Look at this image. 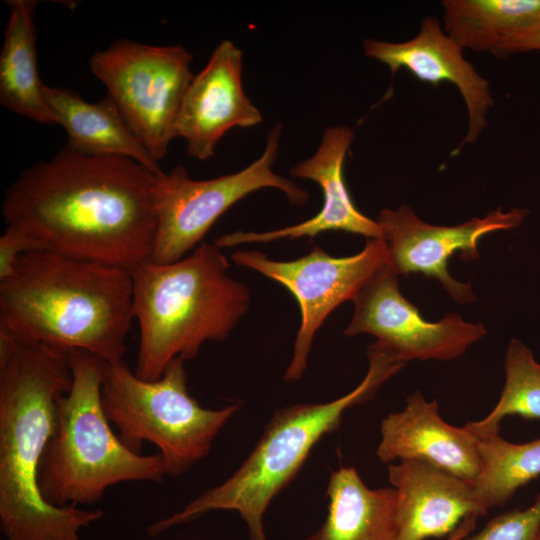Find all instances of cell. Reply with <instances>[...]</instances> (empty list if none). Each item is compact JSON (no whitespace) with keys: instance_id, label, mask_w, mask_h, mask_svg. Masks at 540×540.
Instances as JSON below:
<instances>
[{"instance_id":"cell-16","label":"cell","mask_w":540,"mask_h":540,"mask_svg":"<svg viewBox=\"0 0 540 540\" xmlns=\"http://www.w3.org/2000/svg\"><path fill=\"white\" fill-rule=\"evenodd\" d=\"M380 434L376 456L384 464L419 461L471 482L479 474L476 435L466 425L444 421L437 401H428L420 391L407 397L401 411L382 420Z\"/></svg>"},{"instance_id":"cell-2","label":"cell","mask_w":540,"mask_h":540,"mask_svg":"<svg viewBox=\"0 0 540 540\" xmlns=\"http://www.w3.org/2000/svg\"><path fill=\"white\" fill-rule=\"evenodd\" d=\"M72 385L67 351L0 329V525L7 540H82L100 509L55 507L38 485L58 399Z\"/></svg>"},{"instance_id":"cell-10","label":"cell","mask_w":540,"mask_h":540,"mask_svg":"<svg viewBox=\"0 0 540 540\" xmlns=\"http://www.w3.org/2000/svg\"><path fill=\"white\" fill-rule=\"evenodd\" d=\"M231 259L280 283L299 305L301 322L285 381L302 377L313 339L330 313L353 301L371 277L389 263L382 239H368L360 252L346 257H333L315 246L305 256L290 261H276L257 250H238Z\"/></svg>"},{"instance_id":"cell-26","label":"cell","mask_w":540,"mask_h":540,"mask_svg":"<svg viewBox=\"0 0 540 540\" xmlns=\"http://www.w3.org/2000/svg\"><path fill=\"white\" fill-rule=\"evenodd\" d=\"M531 51H540V20L513 34L493 54L502 58Z\"/></svg>"},{"instance_id":"cell-15","label":"cell","mask_w":540,"mask_h":540,"mask_svg":"<svg viewBox=\"0 0 540 540\" xmlns=\"http://www.w3.org/2000/svg\"><path fill=\"white\" fill-rule=\"evenodd\" d=\"M369 58L387 65L392 76L402 68L421 81L437 85L448 81L460 91L468 111V131L462 144L478 140L494 105L489 82L464 57L462 48L434 17L422 21L412 39L392 43L367 39L363 44Z\"/></svg>"},{"instance_id":"cell-23","label":"cell","mask_w":540,"mask_h":540,"mask_svg":"<svg viewBox=\"0 0 540 540\" xmlns=\"http://www.w3.org/2000/svg\"><path fill=\"white\" fill-rule=\"evenodd\" d=\"M504 368L505 383L494 408L484 418L465 424L475 435L499 432L501 420L508 416L540 419V363L531 349L511 339Z\"/></svg>"},{"instance_id":"cell-11","label":"cell","mask_w":540,"mask_h":540,"mask_svg":"<svg viewBox=\"0 0 540 540\" xmlns=\"http://www.w3.org/2000/svg\"><path fill=\"white\" fill-rule=\"evenodd\" d=\"M399 274L388 264L379 269L357 294L354 313L344 335L370 334L402 361L454 360L487 333L457 313L427 321L406 299Z\"/></svg>"},{"instance_id":"cell-20","label":"cell","mask_w":540,"mask_h":540,"mask_svg":"<svg viewBox=\"0 0 540 540\" xmlns=\"http://www.w3.org/2000/svg\"><path fill=\"white\" fill-rule=\"evenodd\" d=\"M328 515L307 540H397L394 488H369L353 467L331 472Z\"/></svg>"},{"instance_id":"cell-1","label":"cell","mask_w":540,"mask_h":540,"mask_svg":"<svg viewBox=\"0 0 540 540\" xmlns=\"http://www.w3.org/2000/svg\"><path fill=\"white\" fill-rule=\"evenodd\" d=\"M156 178L133 159L65 147L20 173L1 215L40 250L131 271L153 252Z\"/></svg>"},{"instance_id":"cell-3","label":"cell","mask_w":540,"mask_h":540,"mask_svg":"<svg viewBox=\"0 0 540 540\" xmlns=\"http://www.w3.org/2000/svg\"><path fill=\"white\" fill-rule=\"evenodd\" d=\"M133 319L132 277L121 267L34 250L0 281V329L21 342L116 363Z\"/></svg>"},{"instance_id":"cell-8","label":"cell","mask_w":540,"mask_h":540,"mask_svg":"<svg viewBox=\"0 0 540 540\" xmlns=\"http://www.w3.org/2000/svg\"><path fill=\"white\" fill-rule=\"evenodd\" d=\"M281 133L282 124L278 123L268 132L262 155L232 174L195 180L183 165L157 174V227L150 260L160 264L181 260L196 248L221 215L252 192L274 188L282 191L291 204H306L309 193L273 171Z\"/></svg>"},{"instance_id":"cell-7","label":"cell","mask_w":540,"mask_h":540,"mask_svg":"<svg viewBox=\"0 0 540 540\" xmlns=\"http://www.w3.org/2000/svg\"><path fill=\"white\" fill-rule=\"evenodd\" d=\"M185 361L174 359L155 381L140 379L123 360L104 363L101 398L121 441L140 453L145 441L162 455L167 476L177 477L206 457L213 441L240 409L204 408L187 388Z\"/></svg>"},{"instance_id":"cell-13","label":"cell","mask_w":540,"mask_h":540,"mask_svg":"<svg viewBox=\"0 0 540 540\" xmlns=\"http://www.w3.org/2000/svg\"><path fill=\"white\" fill-rule=\"evenodd\" d=\"M242 70V50L224 40L193 76L175 123V137L185 141L188 156L205 161L215 155L216 145L227 131L263 121L243 90Z\"/></svg>"},{"instance_id":"cell-12","label":"cell","mask_w":540,"mask_h":540,"mask_svg":"<svg viewBox=\"0 0 540 540\" xmlns=\"http://www.w3.org/2000/svg\"><path fill=\"white\" fill-rule=\"evenodd\" d=\"M525 208L490 211L455 226L429 224L421 220L409 205L380 211L376 222L381 230L389 265L403 276L423 274L438 280L444 290L460 304L476 301L470 284L456 280L448 262L456 252L465 260L479 258L478 243L487 234L519 227L528 215Z\"/></svg>"},{"instance_id":"cell-18","label":"cell","mask_w":540,"mask_h":540,"mask_svg":"<svg viewBox=\"0 0 540 540\" xmlns=\"http://www.w3.org/2000/svg\"><path fill=\"white\" fill-rule=\"evenodd\" d=\"M44 92L66 131V147L84 155L130 158L156 174L162 172L109 96L91 103L74 90L46 84Z\"/></svg>"},{"instance_id":"cell-17","label":"cell","mask_w":540,"mask_h":540,"mask_svg":"<svg viewBox=\"0 0 540 540\" xmlns=\"http://www.w3.org/2000/svg\"><path fill=\"white\" fill-rule=\"evenodd\" d=\"M396 493L397 540H425L452 533L468 516H484L471 481L413 460L388 465Z\"/></svg>"},{"instance_id":"cell-28","label":"cell","mask_w":540,"mask_h":540,"mask_svg":"<svg viewBox=\"0 0 540 540\" xmlns=\"http://www.w3.org/2000/svg\"><path fill=\"white\" fill-rule=\"evenodd\" d=\"M537 540H540V534H539V536H538Z\"/></svg>"},{"instance_id":"cell-19","label":"cell","mask_w":540,"mask_h":540,"mask_svg":"<svg viewBox=\"0 0 540 540\" xmlns=\"http://www.w3.org/2000/svg\"><path fill=\"white\" fill-rule=\"evenodd\" d=\"M8 22L0 52V104L45 125H59L37 65L35 0H8Z\"/></svg>"},{"instance_id":"cell-25","label":"cell","mask_w":540,"mask_h":540,"mask_svg":"<svg viewBox=\"0 0 540 540\" xmlns=\"http://www.w3.org/2000/svg\"><path fill=\"white\" fill-rule=\"evenodd\" d=\"M34 250L40 248L31 237L13 226H6L0 237V281L11 274L23 254Z\"/></svg>"},{"instance_id":"cell-5","label":"cell","mask_w":540,"mask_h":540,"mask_svg":"<svg viewBox=\"0 0 540 540\" xmlns=\"http://www.w3.org/2000/svg\"><path fill=\"white\" fill-rule=\"evenodd\" d=\"M368 371L349 393L326 403H307L278 410L241 466L221 484L210 488L181 511L147 529L157 536L215 510L239 512L249 528L250 540H266L263 515L273 500L296 476L319 440L334 432L349 408L370 400L406 363L378 342L367 348Z\"/></svg>"},{"instance_id":"cell-27","label":"cell","mask_w":540,"mask_h":540,"mask_svg":"<svg viewBox=\"0 0 540 540\" xmlns=\"http://www.w3.org/2000/svg\"><path fill=\"white\" fill-rule=\"evenodd\" d=\"M476 516L466 517L457 528L448 535L447 540H464L466 539L471 532L476 528L477 522Z\"/></svg>"},{"instance_id":"cell-21","label":"cell","mask_w":540,"mask_h":540,"mask_svg":"<svg viewBox=\"0 0 540 540\" xmlns=\"http://www.w3.org/2000/svg\"><path fill=\"white\" fill-rule=\"evenodd\" d=\"M443 29L462 49L494 53L540 20V0H445Z\"/></svg>"},{"instance_id":"cell-14","label":"cell","mask_w":540,"mask_h":540,"mask_svg":"<svg viewBox=\"0 0 540 540\" xmlns=\"http://www.w3.org/2000/svg\"><path fill=\"white\" fill-rule=\"evenodd\" d=\"M354 139L346 125L326 128L316 152L294 165L290 173L295 178L317 183L323 193L320 211L312 218L281 229L263 232L236 231L215 240L219 248L249 243H269L280 239L313 238L329 231H343L368 239H381L376 222L354 205L344 179V161Z\"/></svg>"},{"instance_id":"cell-24","label":"cell","mask_w":540,"mask_h":540,"mask_svg":"<svg viewBox=\"0 0 540 540\" xmlns=\"http://www.w3.org/2000/svg\"><path fill=\"white\" fill-rule=\"evenodd\" d=\"M540 534V493L525 509H513L491 519L466 540H537Z\"/></svg>"},{"instance_id":"cell-4","label":"cell","mask_w":540,"mask_h":540,"mask_svg":"<svg viewBox=\"0 0 540 540\" xmlns=\"http://www.w3.org/2000/svg\"><path fill=\"white\" fill-rule=\"evenodd\" d=\"M229 267L221 248L202 242L181 260H147L130 271L139 327L136 376L155 381L174 359H194L206 342L229 337L250 305L248 287Z\"/></svg>"},{"instance_id":"cell-6","label":"cell","mask_w":540,"mask_h":540,"mask_svg":"<svg viewBox=\"0 0 540 540\" xmlns=\"http://www.w3.org/2000/svg\"><path fill=\"white\" fill-rule=\"evenodd\" d=\"M70 390L56 406L54 428L38 471L43 499L55 507L94 504L121 482H161L162 455L130 450L112 430L101 398L105 361L84 350L68 352Z\"/></svg>"},{"instance_id":"cell-22","label":"cell","mask_w":540,"mask_h":540,"mask_svg":"<svg viewBox=\"0 0 540 540\" xmlns=\"http://www.w3.org/2000/svg\"><path fill=\"white\" fill-rule=\"evenodd\" d=\"M476 437L480 469L473 484L489 511L505 505L519 488L540 476V438L517 444L499 432Z\"/></svg>"},{"instance_id":"cell-9","label":"cell","mask_w":540,"mask_h":540,"mask_svg":"<svg viewBox=\"0 0 540 540\" xmlns=\"http://www.w3.org/2000/svg\"><path fill=\"white\" fill-rule=\"evenodd\" d=\"M192 54L183 46L120 39L95 51L89 66L121 115L159 162L175 137V123L193 78Z\"/></svg>"}]
</instances>
